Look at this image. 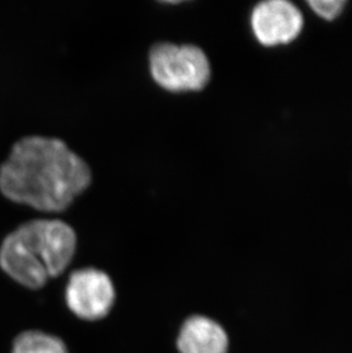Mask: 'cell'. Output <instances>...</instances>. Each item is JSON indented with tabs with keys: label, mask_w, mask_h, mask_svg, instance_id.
I'll return each mask as SVG.
<instances>
[{
	"label": "cell",
	"mask_w": 352,
	"mask_h": 353,
	"mask_svg": "<svg viewBox=\"0 0 352 353\" xmlns=\"http://www.w3.org/2000/svg\"><path fill=\"white\" fill-rule=\"evenodd\" d=\"M90 180L88 165L54 137H22L0 166L3 196L43 212L68 208Z\"/></svg>",
	"instance_id": "6da1fadb"
},
{
	"label": "cell",
	"mask_w": 352,
	"mask_h": 353,
	"mask_svg": "<svg viewBox=\"0 0 352 353\" xmlns=\"http://www.w3.org/2000/svg\"><path fill=\"white\" fill-rule=\"evenodd\" d=\"M76 246V234L63 221H30L3 239L0 267L17 283L38 290L47 280L63 274Z\"/></svg>",
	"instance_id": "7a4b0ae2"
},
{
	"label": "cell",
	"mask_w": 352,
	"mask_h": 353,
	"mask_svg": "<svg viewBox=\"0 0 352 353\" xmlns=\"http://www.w3.org/2000/svg\"><path fill=\"white\" fill-rule=\"evenodd\" d=\"M149 62L155 81L170 92L203 90L210 81V61L195 45L157 43Z\"/></svg>",
	"instance_id": "3957f363"
},
{
	"label": "cell",
	"mask_w": 352,
	"mask_h": 353,
	"mask_svg": "<svg viewBox=\"0 0 352 353\" xmlns=\"http://www.w3.org/2000/svg\"><path fill=\"white\" fill-rule=\"evenodd\" d=\"M115 287L104 271L87 268L75 271L68 281V307L78 318L88 321L104 319L115 303Z\"/></svg>",
	"instance_id": "277c9868"
},
{
	"label": "cell",
	"mask_w": 352,
	"mask_h": 353,
	"mask_svg": "<svg viewBox=\"0 0 352 353\" xmlns=\"http://www.w3.org/2000/svg\"><path fill=\"white\" fill-rule=\"evenodd\" d=\"M251 26L260 43L280 46L299 37L303 29V15L291 1L269 0L254 7Z\"/></svg>",
	"instance_id": "5b68a950"
},
{
	"label": "cell",
	"mask_w": 352,
	"mask_h": 353,
	"mask_svg": "<svg viewBox=\"0 0 352 353\" xmlns=\"http://www.w3.org/2000/svg\"><path fill=\"white\" fill-rule=\"evenodd\" d=\"M177 347L181 353H226L229 340L222 327L214 320L193 316L183 323Z\"/></svg>",
	"instance_id": "8992f818"
},
{
	"label": "cell",
	"mask_w": 352,
	"mask_h": 353,
	"mask_svg": "<svg viewBox=\"0 0 352 353\" xmlns=\"http://www.w3.org/2000/svg\"><path fill=\"white\" fill-rule=\"evenodd\" d=\"M12 353H69L59 337L50 334L28 330L14 341Z\"/></svg>",
	"instance_id": "52a82bcc"
},
{
	"label": "cell",
	"mask_w": 352,
	"mask_h": 353,
	"mask_svg": "<svg viewBox=\"0 0 352 353\" xmlns=\"http://www.w3.org/2000/svg\"><path fill=\"white\" fill-rule=\"evenodd\" d=\"M308 5L311 10L324 20L333 21L340 17L344 10V0H310Z\"/></svg>",
	"instance_id": "ba28073f"
}]
</instances>
